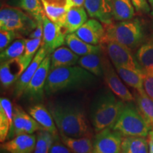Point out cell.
<instances>
[{
  "label": "cell",
  "instance_id": "cell-1",
  "mask_svg": "<svg viewBox=\"0 0 153 153\" xmlns=\"http://www.w3.org/2000/svg\"><path fill=\"white\" fill-rule=\"evenodd\" d=\"M48 108L60 135L92 137V131L82 107L71 103H55Z\"/></svg>",
  "mask_w": 153,
  "mask_h": 153
},
{
  "label": "cell",
  "instance_id": "cell-2",
  "mask_svg": "<svg viewBox=\"0 0 153 153\" xmlns=\"http://www.w3.org/2000/svg\"><path fill=\"white\" fill-rule=\"evenodd\" d=\"M97 77L80 66L62 67L50 70L45 86V93L53 95L60 91L88 88Z\"/></svg>",
  "mask_w": 153,
  "mask_h": 153
},
{
  "label": "cell",
  "instance_id": "cell-3",
  "mask_svg": "<svg viewBox=\"0 0 153 153\" xmlns=\"http://www.w3.org/2000/svg\"><path fill=\"white\" fill-rule=\"evenodd\" d=\"M113 91L105 89L94 99L90 109V120L94 131L99 132L113 128L123 109L125 101L118 99Z\"/></svg>",
  "mask_w": 153,
  "mask_h": 153
},
{
  "label": "cell",
  "instance_id": "cell-4",
  "mask_svg": "<svg viewBox=\"0 0 153 153\" xmlns=\"http://www.w3.org/2000/svg\"><path fill=\"white\" fill-rule=\"evenodd\" d=\"M104 27L105 36L101 44L114 41L133 50L141 45L144 39L143 26L137 19L112 22L104 25Z\"/></svg>",
  "mask_w": 153,
  "mask_h": 153
},
{
  "label": "cell",
  "instance_id": "cell-5",
  "mask_svg": "<svg viewBox=\"0 0 153 153\" xmlns=\"http://www.w3.org/2000/svg\"><path fill=\"white\" fill-rule=\"evenodd\" d=\"M126 136L148 137L151 130L144 117L133 101L125 102L123 109L112 128Z\"/></svg>",
  "mask_w": 153,
  "mask_h": 153
},
{
  "label": "cell",
  "instance_id": "cell-6",
  "mask_svg": "<svg viewBox=\"0 0 153 153\" xmlns=\"http://www.w3.org/2000/svg\"><path fill=\"white\" fill-rule=\"evenodd\" d=\"M31 17L19 8L4 5L0 10V28L16 33H28L37 26L36 21Z\"/></svg>",
  "mask_w": 153,
  "mask_h": 153
},
{
  "label": "cell",
  "instance_id": "cell-7",
  "mask_svg": "<svg viewBox=\"0 0 153 153\" xmlns=\"http://www.w3.org/2000/svg\"><path fill=\"white\" fill-rule=\"evenodd\" d=\"M51 54H48L42 61L26 89H25L23 95L29 100L32 101L43 100L45 83L51 70Z\"/></svg>",
  "mask_w": 153,
  "mask_h": 153
},
{
  "label": "cell",
  "instance_id": "cell-8",
  "mask_svg": "<svg viewBox=\"0 0 153 153\" xmlns=\"http://www.w3.org/2000/svg\"><path fill=\"white\" fill-rule=\"evenodd\" d=\"M33 57H28L23 55L21 57L1 62L0 65V81L1 87L9 88L16 83L31 62Z\"/></svg>",
  "mask_w": 153,
  "mask_h": 153
},
{
  "label": "cell",
  "instance_id": "cell-9",
  "mask_svg": "<svg viewBox=\"0 0 153 153\" xmlns=\"http://www.w3.org/2000/svg\"><path fill=\"white\" fill-rule=\"evenodd\" d=\"M123 136L111 128L97 132L93 139V153H120Z\"/></svg>",
  "mask_w": 153,
  "mask_h": 153
},
{
  "label": "cell",
  "instance_id": "cell-10",
  "mask_svg": "<svg viewBox=\"0 0 153 153\" xmlns=\"http://www.w3.org/2000/svg\"><path fill=\"white\" fill-rule=\"evenodd\" d=\"M42 127L29 114L24 111L21 106L14 107L12 126L9 131L7 140H11L22 134H33L42 130Z\"/></svg>",
  "mask_w": 153,
  "mask_h": 153
},
{
  "label": "cell",
  "instance_id": "cell-11",
  "mask_svg": "<svg viewBox=\"0 0 153 153\" xmlns=\"http://www.w3.org/2000/svg\"><path fill=\"white\" fill-rule=\"evenodd\" d=\"M106 45V53L115 68L123 67L135 70H140L136 59L132 54L131 50L126 45L114 41L103 43ZM141 71V70H140Z\"/></svg>",
  "mask_w": 153,
  "mask_h": 153
},
{
  "label": "cell",
  "instance_id": "cell-12",
  "mask_svg": "<svg viewBox=\"0 0 153 153\" xmlns=\"http://www.w3.org/2000/svg\"><path fill=\"white\" fill-rule=\"evenodd\" d=\"M117 71L113 68L109 59L103 56V77L110 90L125 102L133 101V96L122 82Z\"/></svg>",
  "mask_w": 153,
  "mask_h": 153
},
{
  "label": "cell",
  "instance_id": "cell-13",
  "mask_svg": "<svg viewBox=\"0 0 153 153\" xmlns=\"http://www.w3.org/2000/svg\"><path fill=\"white\" fill-rule=\"evenodd\" d=\"M43 45L46 48L48 54H51L65 43L66 30L59 24L52 22L45 14L43 16Z\"/></svg>",
  "mask_w": 153,
  "mask_h": 153
},
{
  "label": "cell",
  "instance_id": "cell-14",
  "mask_svg": "<svg viewBox=\"0 0 153 153\" xmlns=\"http://www.w3.org/2000/svg\"><path fill=\"white\" fill-rule=\"evenodd\" d=\"M48 55V53L46 48L42 45L41 47L38 51V52L36 53L29 65L28 66V68L23 72L19 79L15 83L14 89L15 97L18 98V97H20L21 96L24 94L25 89H26L28 85L29 84L30 79H32L34 74L36 73V70H38V67L40 66L42 61L45 59V57Z\"/></svg>",
  "mask_w": 153,
  "mask_h": 153
},
{
  "label": "cell",
  "instance_id": "cell-15",
  "mask_svg": "<svg viewBox=\"0 0 153 153\" xmlns=\"http://www.w3.org/2000/svg\"><path fill=\"white\" fill-rule=\"evenodd\" d=\"M84 7L89 16L98 19L104 25L113 22L114 0H85Z\"/></svg>",
  "mask_w": 153,
  "mask_h": 153
},
{
  "label": "cell",
  "instance_id": "cell-16",
  "mask_svg": "<svg viewBox=\"0 0 153 153\" xmlns=\"http://www.w3.org/2000/svg\"><path fill=\"white\" fill-rule=\"evenodd\" d=\"M78 37L91 45L101 44L105 36V27L95 19H89L75 32Z\"/></svg>",
  "mask_w": 153,
  "mask_h": 153
},
{
  "label": "cell",
  "instance_id": "cell-17",
  "mask_svg": "<svg viewBox=\"0 0 153 153\" xmlns=\"http://www.w3.org/2000/svg\"><path fill=\"white\" fill-rule=\"evenodd\" d=\"M36 144V135L22 134L1 144V150L8 153H33Z\"/></svg>",
  "mask_w": 153,
  "mask_h": 153
},
{
  "label": "cell",
  "instance_id": "cell-18",
  "mask_svg": "<svg viewBox=\"0 0 153 153\" xmlns=\"http://www.w3.org/2000/svg\"><path fill=\"white\" fill-rule=\"evenodd\" d=\"M28 112L43 130L51 133L55 137L60 135L52 115L43 104H38L29 107Z\"/></svg>",
  "mask_w": 153,
  "mask_h": 153
},
{
  "label": "cell",
  "instance_id": "cell-19",
  "mask_svg": "<svg viewBox=\"0 0 153 153\" xmlns=\"http://www.w3.org/2000/svg\"><path fill=\"white\" fill-rule=\"evenodd\" d=\"M48 19L63 27L68 12V0H41Z\"/></svg>",
  "mask_w": 153,
  "mask_h": 153
},
{
  "label": "cell",
  "instance_id": "cell-20",
  "mask_svg": "<svg viewBox=\"0 0 153 153\" xmlns=\"http://www.w3.org/2000/svg\"><path fill=\"white\" fill-rule=\"evenodd\" d=\"M135 59L143 74H153V34L137 50Z\"/></svg>",
  "mask_w": 153,
  "mask_h": 153
},
{
  "label": "cell",
  "instance_id": "cell-21",
  "mask_svg": "<svg viewBox=\"0 0 153 153\" xmlns=\"http://www.w3.org/2000/svg\"><path fill=\"white\" fill-rule=\"evenodd\" d=\"M65 44L69 48L79 56L90 54H101L103 53L102 45L88 43L78 37L75 33L67 34Z\"/></svg>",
  "mask_w": 153,
  "mask_h": 153
},
{
  "label": "cell",
  "instance_id": "cell-22",
  "mask_svg": "<svg viewBox=\"0 0 153 153\" xmlns=\"http://www.w3.org/2000/svg\"><path fill=\"white\" fill-rule=\"evenodd\" d=\"M14 108L10 100L1 97L0 99V141L2 143L7 140L12 126Z\"/></svg>",
  "mask_w": 153,
  "mask_h": 153
},
{
  "label": "cell",
  "instance_id": "cell-23",
  "mask_svg": "<svg viewBox=\"0 0 153 153\" xmlns=\"http://www.w3.org/2000/svg\"><path fill=\"white\" fill-rule=\"evenodd\" d=\"M51 70L62 67L74 66L79 60V55L68 47L61 46L51 54Z\"/></svg>",
  "mask_w": 153,
  "mask_h": 153
},
{
  "label": "cell",
  "instance_id": "cell-24",
  "mask_svg": "<svg viewBox=\"0 0 153 153\" xmlns=\"http://www.w3.org/2000/svg\"><path fill=\"white\" fill-rule=\"evenodd\" d=\"M87 21V14L84 7H73L67 12L63 28L67 34L75 33Z\"/></svg>",
  "mask_w": 153,
  "mask_h": 153
},
{
  "label": "cell",
  "instance_id": "cell-25",
  "mask_svg": "<svg viewBox=\"0 0 153 153\" xmlns=\"http://www.w3.org/2000/svg\"><path fill=\"white\" fill-rule=\"evenodd\" d=\"M116 68L118 75L126 85L134 88L137 92H144V79L145 75L140 70H135L123 67Z\"/></svg>",
  "mask_w": 153,
  "mask_h": 153
},
{
  "label": "cell",
  "instance_id": "cell-26",
  "mask_svg": "<svg viewBox=\"0 0 153 153\" xmlns=\"http://www.w3.org/2000/svg\"><path fill=\"white\" fill-rule=\"evenodd\" d=\"M62 143L73 153H93L91 137H72L60 135Z\"/></svg>",
  "mask_w": 153,
  "mask_h": 153
},
{
  "label": "cell",
  "instance_id": "cell-27",
  "mask_svg": "<svg viewBox=\"0 0 153 153\" xmlns=\"http://www.w3.org/2000/svg\"><path fill=\"white\" fill-rule=\"evenodd\" d=\"M120 153H149L148 139L145 137H123Z\"/></svg>",
  "mask_w": 153,
  "mask_h": 153
},
{
  "label": "cell",
  "instance_id": "cell-28",
  "mask_svg": "<svg viewBox=\"0 0 153 153\" xmlns=\"http://www.w3.org/2000/svg\"><path fill=\"white\" fill-rule=\"evenodd\" d=\"M103 53L90 54L79 57L78 64L97 77H103Z\"/></svg>",
  "mask_w": 153,
  "mask_h": 153
},
{
  "label": "cell",
  "instance_id": "cell-29",
  "mask_svg": "<svg viewBox=\"0 0 153 153\" xmlns=\"http://www.w3.org/2000/svg\"><path fill=\"white\" fill-rule=\"evenodd\" d=\"M136 105L145 120L153 130V98L149 97L146 92H137L135 94Z\"/></svg>",
  "mask_w": 153,
  "mask_h": 153
},
{
  "label": "cell",
  "instance_id": "cell-30",
  "mask_svg": "<svg viewBox=\"0 0 153 153\" xmlns=\"http://www.w3.org/2000/svg\"><path fill=\"white\" fill-rule=\"evenodd\" d=\"M131 0H114L113 16L116 21L131 20L135 15Z\"/></svg>",
  "mask_w": 153,
  "mask_h": 153
},
{
  "label": "cell",
  "instance_id": "cell-31",
  "mask_svg": "<svg viewBox=\"0 0 153 153\" xmlns=\"http://www.w3.org/2000/svg\"><path fill=\"white\" fill-rule=\"evenodd\" d=\"M25 52V39L19 38L13 41L7 48L1 51L0 60L1 62L21 57Z\"/></svg>",
  "mask_w": 153,
  "mask_h": 153
},
{
  "label": "cell",
  "instance_id": "cell-32",
  "mask_svg": "<svg viewBox=\"0 0 153 153\" xmlns=\"http://www.w3.org/2000/svg\"><path fill=\"white\" fill-rule=\"evenodd\" d=\"M19 5L37 22L43 21L45 14L41 0H19Z\"/></svg>",
  "mask_w": 153,
  "mask_h": 153
},
{
  "label": "cell",
  "instance_id": "cell-33",
  "mask_svg": "<svg viewBox=\"0 0 153 153\" xmlns=\"http://www.w3.org/2000/svg\"><path fill=\"white\" fill-rule=\"evenodd\" d=\"M55 137L51 133L43 129L37 131L36 144L33 153H49Z\"/></svg>",
  "mask_w": 153,
  "mask_h": 153
},
{
  "label": "cell",
  "instance_id": "cell-34",
  "mask_svg": "<svg viewBox=\"0 0 153 153\" xmlns=\"http://www.w3.org/2000/svg\"><path fill=\"white\" fill-rule=\"evenodd\" d=\"M43 45V38H28L25 39L24 55L28 57H33L38 52V48Z\"/></svg>",
  "mask_w": 153,
  "mask_h": 153
},
{
  "label": "cell",
  "instance_id": "cell-35",
  "mask_svg": "<svg viewBox=\"0 0 153 153\" xmlns=\"http://www.w3.org/2000/svg\"><path fill=\"white\" fill-rule=\"evenodd\" d=\"M18 36L19 33L14 30L1 29L0 30V51L1 52L7 48Z\"/></svg>",
  "mask_w": 153,
  "mask_h": 153
},
{
  "label": "cell",
  "instance_id": "cell-36",
  "mask_svg": "<svg viewBox=\"0 0 153 153\" xmlns=\"http://www.w3.org/2000/svg\"><path fill=\"white\" fill-rule=\"evenodd\" d=\"M49 153H73L71 150L62 143L60 138V135H57L55 137L52 147Z\"/></svg>",
  "mask_w": 153,
  "mask_h": 153
},
{
  "label": "cell",
  "instance_id": "cell-37",
  "mask_svg": "<svg viewBox=\"0 0 153 153\" xmlns=\"http://www.w3.org/2000/svg\"><path fill=\"white\" fill-rule=\"evenodd\" d=\"M132 4L138 12L149 13L150 7L148 4V0H131Z\"/></svg>",
  "mask_w": 153,
  "mask_h": 153
},
{
  "label": "cell",
  "instance_id": "cell-38",
  "mask_svg": "<svg viewBox=\"0 0 153 153\" xmlns=\"http://www.w3.org/2000/svg\"><path fill=\"white\" fill-rule=\"evenodd\" d=\"M144 89L149 97L153 98V74L145 76Z\"/></svg>",
  "mask_w": 153,
  "mask_h": 153
},
{
  "label": "cell",
  "instance_id": "cell-39",
  "mask_svg": "<svg viewBox=\"0 0 153 153\" xmlns=\"http://www.w3.org/2000/svg\"><path fill=\"white\" fill-rule=\"evenodd\" d=\"M43 21L37 22L36 28L29 34V38H43Z\"/></svg>",
  "mask_w": 153,
  "mask_h": 153
},
{
  "label": "cell",
  "instance_id": "cell-40",
  "mask_svg": "<svg viewBox=\"0 0 153 153\" xmlns=\"http://www.w3.org/2000/svg\"><path fill=\"white\" fill-rule=\"evenodd\" d=\"M85 0H68V10L73 7H83Z\"/></svg>",
  "mask_w": 153,
  "mask_h": 153
},
{
  "label": "cell",
  "instance_id": "cell-41",
  "mask_svg": "<svg viewBox=\"0 0 153 153\" xmlns=\"http://www.w3.org/2000/svg\"><path fill=\"white\" fill-rule=\"evenodd\" d=\"M149 153H153V130H150L148 135Z\"/></svg>",
  "mask_w": 153,
  "mask_h": 153
},
{
  "label": "cell",
  "instance_id": "cell-42",
  "mask_svg": "<svg viewBox=\"0 0 153 153\" xmlns=\"http://www.w3.org/2000/svg\"><path fill=\"white\" fill-rule=\"evenodd\" d=\"M149 4L150 5V11L152 16V26H153V0H148Z\"/></svg>",
  "mask_w": 153,
  "mask_h": 153
},
{
  "label": "cell",
  "instance_id": "cell-43",
  "mask_svg": "<svg viewBox=\"0 0 153 153\" xmlns=\"http://www.w3.org/2000/svg\"><path fill=\"white\" fill-rule=\"evenodd\" d=\"M1 153H4V152H2V151H1Z\"/></svg>",
  "mask_w": 153,
  "mask_h": 153
}]
</instances>
